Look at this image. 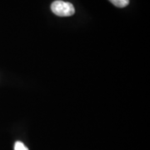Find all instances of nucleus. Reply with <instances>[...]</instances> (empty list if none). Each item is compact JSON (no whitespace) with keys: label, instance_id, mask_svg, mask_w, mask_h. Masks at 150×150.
Segmentation results:
<instances>
[{"label":"nucleus","instance_id":"nucleus-3","mask_svg":"<svg viewBox=\"0 0 150 150\" xmlns=\"http://www.w3.org/2000/svg\"><path fill=\"white\" fill-rule=\"evenodd\" d=\"M14 150H28L27 147L20 141H17L14 144Z\"/></svg>","mask_w":150,"mask_h":150},{"label":"nucleus","instance_id":"nucleus-1","mask_svg":"<svg viewBox=\"0 0 150 150\" xmlns=\"http://www.w3.org/2000/svg\"><path fill=\"white\" fill-rule=\"evenodd\" d=\"M51 10L55 15L59 17H69L74 15L75 9L74 5L62 0H56L51 4Z\"/></svg>","mask_w":150,"mask_h":150},{"label":"nucleus","instance_id":"nucleus-2","mask_svg":"<svg viewBox=\"0 0 150 150\" xmlns=\"http://www.w3.org/2000/svg\"><path fill=\"white\" fill-rule=\"evenodd\" d=\"M112 4L118 8H124L128 6L129 4V0H109Z\"/></svg>","mask_w":150,"mask_h":150}]
</instances>
